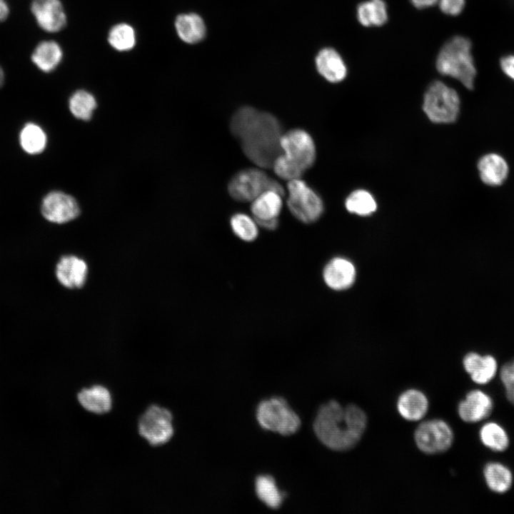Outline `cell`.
Masks as SVG:
<instances>
[{
  "label": "cell",
  "instance_id": "6da1fadb",
  "mask_svg": "<svg viewBox=\"0 0 514 514\" xmlns=\"http://www.w3.org/2000/svg\"><path fill=\"white\" fill-rule=\"evenodd\" d=\"M230 129L246 156L261 168H272L282 153V126L273 114L251 106H243L233 115Z\"/></svg>",
  "mask_w": 514,
  "mask_h": 514
},
{
  "label": "cell",
  "instance_id": "7a4b0ae2",
  "mask_svg": "<svg viewBox=\"0 0 514 514\" xmlns=\"http://www.w3.org/2000/svg\"><path fill=\"white\" fill-rule=\"evenodd\" d=\"M367 425L364 411L356 405L346 407L331 400L318 410L313 423L319 440L328 448L343 451L355 446Z\"/></svg>",
  "mask_w": 514,
  "mask_h": 514
},
{
  "label": "cell",
  "instance_id": "3957f363",
  "mask_svg": "<svg viewBox=\"0 0 514 514\" xmlns=\"http://www.w3.org/2000/svg\"><path fill=\"white\" fill-rule=\"evenodd\" d=\"M438 71L473 89L477 74L472 55V43L463 36H454L441 47L436 59Z\"/></svg>",
  "mask_w": 514,
  "mask_h": 514
},
{
  "label": "cell",
  "instance_id": "277c9868",
  "mask_svg": "<svg viewBox=\"0 0 514 514\" xmlns=\"http://www.w3.org/2000/svg\"><path fill=\"white\" fill-rule=\"evenodd\" d=\"M460 105V98L455 89L442 81H435L424 94L423 109L432 122L450 124L456 121Z\"/></svg>",
  "mask_w": 514,
  "mask_h": 514
},
{
  "label": "cell",
  "instance_id": "5b68a950",
  "mask_svg": "<svg viewBox=\"0 0 514 514\" xmlns=\"http://www.w3.org/2000/svg\"><path fill=\"white\" fill-rule=\"evenodd\" d=\"M256 418L263 428L283 435L295 433L301 426L298 415L280 397L261 401L257 408Z\"/></svg>",
  "mask_w": 514,
  "mask_h": 514
},
{
  "label": "cell",
  "instance_id": "8992f818",
  "mask_svg": "<svg viewBox=\"0 0 514 514\" xmlns=\"http://www.w3.org/2000/svg\"><path fill=\"white\" fill-rule=\"evenodd\" d=\"M274 190L282 195L283 187L260 168H250L239 171L230 180L228 191L235 200L251 202L266 190Z\"/></svg>",
  "mask_w": 514,
  "mask_h": 514
},
{
  "label": "cell",
  "instance_id": "52a82bcc",
  "mask_svg": "<svg viewBox=\"0 0 514 514\" xmlns=\"http://www.w3.org/2000/svg\"><path fill=\"white\" fill-rule=\"evenodd\" d=\"M287 191V206L293 217L306 224L319 219L324 210L323 201L303 180L289 181Z\"/></svg>",
  "mask_w": 514,
  "mask_h": 514
},
{
  "label": "cell",
  "instance_id": "ba28073f",
  "mask_svg": "<svg viewBox=\"0 0 514 514\" xmlns=\"http://www.w3.org/2000/svg\"><path fill=\"white\" fill-rule=\"evenodd\" d=\"M172 419V414L168 409L151 405L138 419V433L151 445H162L173 435Z\"/></svg>",
  "mask_w": 514,
  "mask_h": 514
},
{
  "label": "cell",
  "instance_id": "9c48e42d",
  "mask_svg": "<svg viewBox=\"0 0 514 514\" xmlns=\"http://www.w3.org/2000/svg\"><path fill=\"white\" fill-rule=\"evenodd\" d=\"M282 153L304 171L311 167L316 160V146L311 136L301 128H294L283 133L281 138Z\"/></svg>",
  "mask_w": 514,
  "mask_h": 514
},
{
  "label": "cell",
  "instance_id": "30bf717a",
  "mask_svg": "<svg viewBox=\"0 0 514 514\" xmlns=\"http://www.w3.org/2000/svg\"><path fill=\"white\" fill-rule=\"evenodd\" d=\"M418 448L427 454H435L448 450L453 441L450 427L443 420H431L419 425L415 435Z\"/></svg>",
  "mask_w": 514,
  "mask_h": 514
},
{
  "label": "cell",
  "instance_id": "8fae6325",
  "mask_svg": "<svg viewBox=\"0 0 514 514\" xmlns=\"http://www.w3.org/2000/svg\"><path fill=\"white\" fill-rule=\"evenodd\" d=\"M41 211L48 221L61 224L76 218L80 209L76 201L70 195L52 191L44 198Z\"/></svg>",
  "mask_w": 514,
  "mask_h": 514
},
{
  "label": "cell",
  "instance_id": "7c38bea8",
  "mask_svg": "<svg viewBox=\"0 0 514 514\" xmlns=\"http://www.w3.org/2000/svg\"><path fill=\"white\" fill-rule=\"evenodd\" d=\"M31 11L39 26L48 32H58L66 24V16L60 0H33Z\"/></svg>",
  "mask_w": 514,
  "mask_h": 514
},
{
  "label": "cell",
  "instance_id": "4fadbf2b",
  "mask_svg": "<svg viewBox=\"0 0 514 514\" xmlns=\"http://www.w3.org/2000/svg\"><path fill=\"white\" fill-rule=\"evenodd\" d=\"M55 274L63 286L70 289L80 288L86 281L88 266L84 259L76 256H64L56 264Z\"/></svg>",
  "mask_w": 514,
  "mask_h": 514
},
{
  "label": "cell",
  "instance_id": "5bb4252c",
  "mask_svg": "<svg viewBox=\"0 0 514 514\" xmlns=\"http://www.w3.org/2000/svg\"><path fill=\"white\" fill-rule=\"evenodd\" d=\"M493 408L492 398L476 389L467 393L458 406L460 418L466 423H477L488 418Z\"/></svg>",
  "mask_w": 514,
  "mask_h": 514
},
{
  "label": "cell",
  "instance_id": "9a60e30c",
  "mask_svg": "<svg viewBox=\"0 0 514 514\" xmlns=\"http://www.w3.org/2000/svg\"><path fill=\"white\" fill-rule=\"evenodd\" d=\"M356 278V269L351 262L343 258H332L325 266L323 278L328 287L334 291L350 287Z\"/></svg>",
  "mask_w": 514,
  "mask_h": 514
},
{
  "label": "cell",
  "instance_id": "2e32d148",
  "mask_svg": "<svg viewBox=\"0 0 514 514\" xmlns=\"http://www.w3.org/2000/svg\"><path fill=\"white\" fill-rule=\"evenodd\" d=\"M463 364L472 381L480 385L488 383L498 372L497 361L490 354L482 356L475 352L468 353L465 356Z\"/></svg>",
  "mask_w": 514,
  "mask_h": 514
},
{
  "label": "cell",
  "instance_id": "e0dca14e",
  "mask_svg": "<svg viewBox=\"0 0 514 514\" xmlns=\"http://www.w3.org/2000/svg\"><path fill=\"white\" fill-rule=\"evenodd\" d=\"M478 170L481 181L490 186H498L506 180L509 166L505 159L496 153H489L478 161Z\"/></svg>",
  "mask_w": 514,
  "mask_h": 514
},
{
  "label": "cell",
  "instance_id": "ac0fdd59",
  "mask_svg": "<svg viewBox=\"0 0 514 514\" xmlns=\"http://www.w3.org/2000/svg\"><path fill=\"white\" fill-rule=\"evenodd\" d=\"M318 73L331 83L342 81L347 75V67L341 55L335 49L325 48L316 58Z\"/></svg>",
  "mask_w": 514,
  "mask_h": 514
},
{
  "label": "cell",
  "instance_id": "d6986e66",
  "mask_svg": "<svg viewBox=\"0 0 514 514\" xmlns=\"http://www.w3.org/2000/svg\"><path fill=\"white\" fill-rule=\"evenodd\" d=\"M282 195L266 190L251 201V211L256 222L278 219L283 207Z\"/></svg>",
  "mask_w": 514,
  "mask_h": 514
},
{
  "label": "cell",
  "instance_id": "ffe728a7",
  "mask_svg": "<svg viewBox=\"0 0 514 514\" xmlns=\"http://www.w3.org/2000/svg\"><path fill=\"white\" fill-rule=\"evenodd\" d=\"M77 399L84 409L96 414L106 413L112 407L109 390L101 385L81 389L77 394Z\"/></svg>",
  "mask_w": 514,
  "mask_h": 514
},
{
  "label": "cell",
  "instance_id": "44dd1931",
  "mask_svg": "<svg viewBox=\"0 0 514 514\" xmlns=\"http://www.w3.org/2000/svg\"><path fill=\"white\" fill-rule=\"evenodd\" d=\"M397 408L403 418L415 421L421 419L427 413L428 401L422 392L410 389L400 395Z\"/></svg>",
  "mask_w": 514,
  "mask_h": 514
},
{
  "label": "cell",
  "instance_id": "7402d4cb",
  "mask_svg": "<svg viewBox=\"0 0 514 514\" xmlns=\"http://www.w3.org/2000/svg\"><path fill=\"white\" fill-rule=\"evenodd\" d=\"M175 27L179 38L188 44L199 42L206 34L203 19L193 13L178 15L175 21Z\"/></svg>",
  "mask_w": 514,
  "mask_h": 514
},
{
  "label": "cell",
  "instance_id": "603a6c76",
  "mask_svg": "<svg viewBox=\"0 0 514 514\" xmlns=\"http://www.w3.org/2000/svg\"><path fill=\"white\" fill-rule=\"evenodd\" d=\"M63 51L61 46L54 41H44L35 48L31 60L44 72L54 70L61 61Z\"/></svg>",
  "mask_w": 514,
  "mask_h": 514
},
{
  "label": "cell",
  "instance_id": "cb8c5ba5",
  "mask_svg": "<svg viewBox=\"0 0 514 514\" xmlns=\"http://www.w3.org/2000/svg\"><path fill=\"white\" fill-rule=\"evenodd\" d=\"M483 476L489 489L496 493H504L512 486L511 470L498 462H489L483 468Z\"/></svg>",
  "mask_w": 514,
  "mask_h": 514
},
{
  "label": "cell",
  "instance_id": "d4e9b609",
  "mask_svg": "<svg viewBox=\"0 0 514 514\" xmlns=\"http://www.w3.org/2000/svg\"><path fill=\"white\" fill-rule=\"evenodd\" d=\"M357 19L364 26H380L388 20L387 6L383 0H368L357 7Z\"/></svg>",
  "mask_w": 514,
  "mask_h": 514
},
{
  "label": "cell",
  "instance_id": "484cf974",
  "mask_svg": "<svg viewBox=\"0 0 514 514\" xmlns=\"http://www.w3.org/2000/svg\"><path fill=\"white\" fill-rule=\"evenodd\" d=\"M46 135L41 126L34 123L24 125L19 133V143L29 154H38L46 148Z\"/></svg>",
  "mask_w": 514,
  "mask_h": 514
},
{
  "label": "cell",
  "instance_id": "4316f807",
  "mask_svg": "<svg viewBox=\"0 0 514 514\" xmlns=\"http://www.w3.org/2000/svg\"><path fill=\"white\" fill-rule=\"evenodd\" d=\"M482 443L495 452L505 451L509 446V437L505 430L495 422L483 425L479 433Z\"/></svg>",
  "mask_w": 514,
  "mask_h": 514
},
{
  "label": "cell",
  "instance_id": "83f0119b",
  "mask_svg": "<svg viewBox=\"0 0 514 514\" xmlns=\"http://www.w3.org/2000/svg\"><path fill=\"white\" fill-rule=\"evenodd\" d=\"M230 227L233 233L241 241L251 243L259 235V228L256 219L244 213H236L230 218Z\"/></svg>",
  "mask_w": 514,
  "mask_h": 514
},
{
  "label": "cell",
  "instance_id": "f1b7e54d",
  "mask_svg": "<svg viewBox=\"0 0 514 514\" xmlns=\"http://www.w3.org/2000/svg\"><path fill=\"white\" fill-rule=\"evenodd\" d=\"M256 492L258 498L268 507L276 509L281 505L283 496L271 476H258L256 480Z\"/></svg>",
  "mask_w": 514,
  "mask_h": 514
},
{
  "label": "cell",
  "instance_id": "f546056e",
  "mask_svg": "<svg viewBox=\"0 0 514 514\" xmlns=\"http://www.w3.org/2000/svg\"><path fill=\"white\" fill-rule=\"evenodd\" d=\"M346 209L359 216H368L375 212L377 203L371 193L363 189L353 191L345 202Z\"/></svg>",
  "mask_w": 514,
  "mask_h": 514
},
{
  "label": "cell",
  "instance_id": "4dcf8cb0",
  "mask_svg": "<svg viewBox=\"0 0 514 514\" xmlns=\"http://www.w3.org/2000/svg\"><path fill=\"white\" fill-rule=\"evenodd\" d=\"M109 44L119 51L132 49L136 44V34L129 24L121 23L114 26L109 32Z\"/></svg>",
  "mask_w": 514,
  "mask_h": 514
},
{
  "label": "cell",
  "instance_id": "1f68e13d",
  "mask_svg": "<svg viewBox=\"0 0 514 514\" xmlns=\"http://www.w3.org/2000/svg\"><path fill=\"white\" fill-rule=\"evenodd\" d=\"M96 107V101L94 96L86 91L79 90L74 93L69 99L71 114L81 120H89Z\"/></svg>",
  "mask_w": 514,
  "mask_h": 514
},
{
  "label": "cell",
  "instance_id": "d6a6232c",
  "mask_svg": "<svg viewBox=\"0 0 514 514\" xmlns=\"http://www.w3.org/2000/svg\"><path fill=\"white\" fill-rule=\"evenodd\" d=\"M272 168L278 177L288 181L300 178L305 172L297 164L288 159L283 153L276 158Z\"/></svg>",
  "mask_w": 514,
  "mask_h": 514
},
{
  "label": "cell",
  "instance_id": "836d02e7",
  "mask_svg": "<svg viewBox=\"0 0 514 514\" xmlns=\"http://www.w3.org/2000/svg\"><path fill=\"white\" fill-rule=\"evenodd\" d=\"M500 378L508 400L514 405V360L503 364L500 370Z\"/></svg>",
  "mask_w": 514,
  "mask_h": 514
},
{
  "label": "cell",
  "instance_id": "e575fe53",
  "mask_svg": "<svg viewBox=\"0 0 514 514\" xmlns=\"http://www.w3.org/2000/svg\"><path fill=\"white\" fill-rule=\"evenodd\" d=\"M438 3L441 11L450 16L458 15L465 6V0H438Z\"/></svg>",
  "mask_w": 514,
  "mask_h": 514
},
{
  "label": "cell",
  "instance_id": "d590c367",
  "mask_svg": "<svg viewBox=\"0 0 514 514\" xmlns=\"http://www.w3.org/2000/svg\"><path fill=\"white\" fill-rule=\"evenodd\" d=\"M500 66L503 74L514 81V54L502 56L500 59Z\"/></svg>",
  "mask_w": 514,
  "mask_h": 514
},
{
  "label": "cell",
  "instance_id": "8d00e7d4",
  "mask_svg": "<svg viewBox=\"0 0 514 514\" xmlns=\"http://www.w3.org/2000/svg\"><path fill=\"white\" fill-rule=\"evenodd\" d=\"M410 2L415 8L423 9L434 6L438 0H410Z\"/></svg>",
  "mask_w": 514,
  "mask_h": 514
},
{
  "label": "cell",
  "instance_id": "74e56055",
  "mask_svg": "<svg viewBox=\"0 0 514 514\" xmlns=\"http://www.w3.org/2000/svg\"><path fill=\"white\" fill-rule=\"evenodd\" d=\"M9 14V8L5 0H0V22L6 20Z\"/></svg>",
  "mask_w": 514,
  "mask_h": 514
},
{
  "label": "cell",
  "instance_id": "f35d334b",
  "mask_svg": "<svg viewBox=\"0 0 514 514\" xmlns=\"http://www.w3.org/2000/svg\"><path fill=\"white\" fill-rule=\"evenodd\" d=\"M4 72L2 68L0 66V87L4 84Z\"/></svg>",
  "mask_w": 514,
  "mask_h": 514
},
{
  "label": "cell",
  "instance_id": "ab89813d",
  "mask_svg": "<svg viewBox=\"0 0 514 514\" xmlns=\"http://www.w3.org/2000/svg\"><path fill=\"white\" fill-rule=\"evenodd\" d=\"M514 1V0H513Z\"/></svg>",
  "mask_w": 514,
  "mask_h": 514
}]
</instances>
